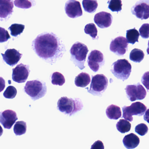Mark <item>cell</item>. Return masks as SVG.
Here are the masks:
<instances>
[{
  "mask_svg": "<svg viewBox=\"0 0 149 149\" xmlns=\"http://www.w3.org/2000/svg\"><path fill=\"white\" fill-rule=\"evenodd\" d=\"M125 90L127 97L131 102L143 100L147 95L146 89L140 83L136 85H127Z\"/></svg>",
  "mask_w": 149,
  "mask_h": 149,
  "instance_id": "cell-8",
  "label": "cell"
},
{
  "mask_svg": "<svg viewBox=\"0 0 149 149\" xmlns=\"http://www.w3.org/2000/svg\"><path fill=\"white\" fill-rule=\"evenodd\" d=\"M105 63L104 55L99 51L94 50L88 55L87 63L94 72H97Z\"/></svg>",
  "mask_w": 149,
  "mask_h": 149,
  "instance_id": "cell-9",
  "label": "cell"
},
{
  "mask_svg": "<svg viewBox=\"0 0 149 149\" xmlns=\"http://www.w3.org/2000/svg\"><path fill=\"white\" fill-rule=\"evenodd\" d=\"M10 38L8 31L3 28L0 27V43L7 42Z\"/></svg>",
  "mask_w": 149,
  "mask_h": 149,
  "instance_id": "cell-34",
  "label": "cell"
},
{
  "mask_svg": "<svg viewBox=\"0 0 149 149\" xmlns=\"http://www.w3.org/2000/svg\"><path fill=\"white\" fill-rule=\"evenodd\" d=\"M82 5L85 11L89 13H94L98 7L97 0H83Z\"/></svg>",
  "mask_w": 149,
  "mask_h": 149,
  "instance_id": "cell-21",
  "label": "cell"
},
{
  "mask_svg": "<svg viewBox=\"0 0 149 149\" xmlns=\"http://www.w3.org/2000/svg\"><path fill=\"white\" fill-rule=\"evenodd\" d=\"M149 24H144L139 29L140 35L144 39H147L149 37Z\"/></svg>",
  "mask_w": 149,
  "mask_h": 149,
  "instance_id": "cell-33",
  "label": "cell"
},
{
  "mask_svg": "<svg viewBox=\"0 0 149 149\" xmlns=\"http://www.w3.org/2000/svg\"><path fill=\"white\" fill-rule=\"evenodd\" d=\"M3 133V130L2 128L0 125V136H1Z\"/></svg>",
  "mask_w": 149,
  "mask_h": 149,
  "instance_id": "cell-37",
  "label": "cell"
},
{
  "mask_svg": "<svg viewBox=\"0 0 149 149\" xmlns=\"http://www.w3.org/2000/svg\"><path fill=\"white\" fill-rule=\"evenodd\" d=\"M15 6L22 9H29L32 7V3L29 0H15Z\"/></svg>",
  "mask_w": 149,
  "mask_h": 149,
  "instance_id": "cell-31",
  "label": "cell"
},
{
  "mask_svg": "<svg viewBox=\"0 0 149 149\" xmlns=\"http://www.w3.org/2000/svg\"><path fill=\"white\" fill-rule=\"evenodd\" d=\"M129 43L124 37L119 36L113 39L110 45V50L117 56H123L128 49Z\"/></svg>",
  "mask_w": 149,
  "mask_h": 149,
  "instance_id": "cell-10",
  "label": "cell"
},
{
  "mask_svg": "<svg viewBox=\"0 0 149 149\" xmlns=\"http://www.w3.org/2000/svg\"><path fill=\"white\" fill-rule=\"evenodd\" d=\"M30 72L29 65L20 64L12 70V79L18 83H24L27 80Z\"/></svg>",
  "mask_w": 149,
  "mask_h": 149,
  "instance_id": "cell-12",
  "label": "cell"
},
{
  "mask_svg": "<svg viewBox=\"0 0 149 149\" xmlns=\"http://www.w3.org/2000/svg\"><path fill=\"white\" fill-rule=\"evenodd\" d=\"M17 93L16 88L13 86H9L7 87L3 93L5 98L8 99H14Z\"/></svg>",
  "mask_w": 149,
  "mask_h": 149,
  "instance_id": "cell-30",
  "label": "cell"
},
{
  "mask_svg": "<svg viewBox=\"0 0 149 149\" xmlns=\"http://www.w3.org/2000/svg\"><path fill=\"white\" fill-rule=\"evenodd\" d=\"M123 144L127 149H133L136 148L140 144V140L137 136L133 133L127 135L123 138Z\"/></svg>",
  "mask_w": 149,
  "mask_h": 149,
  "instance_id": "cell-18",
  "label": "cell"
},
{
  "mask_svg": "<svg viewBox=\"0 0 149 149\" xmlns=\"http://www.w3.org/2000/svg\"><path fill=\"white\" fill-rule=\"evenodd\" d=\"M85 33L89 35L92 38L93 40L98 39V29L94 23H89L85 26L84 29Z\"/></svg>",
  "mask_w": 149,
  "mask_h": 149,
  "instance_id": "cell-26",
  "label": "cell"
},
{
  "mask_svg": "<svg viewBox=\"0 0 149 149\" xmlns=\"http://www.w3.org/2000/svg\"><path fill=\"white\" fill-rule=\"evenodd\" d=\"M106 114L109 119L117 120L121 117V110L120 107L112 104L106 109Z\"/></svg>",
  "mask_w": 149,
  "mask_h": 149,
  "instance_id": "cell-19",
  "label": "cell"
},
{
  "mask_svg": "<svg viewBox=\"0 0 149 149\" xmlns=\"http://www.w3.org/2000/svg\"><path fill=\"white\" fill-rule=\"evenodd\" d=\"M32 48L39 58L51 65L60 60L66 52L62 41L52 32L38 36L32 42Z\"/></svg>",
  "mask_w": 149,
  "mask_h": 149,
  "instance_id": "cell-1",
  "label": "cell"
},
{
  "mask_svg": "<svg viewBox=\"0 0 149 149\" xmlns=\"http://www.w3.org/2000/svg\"><path fill=\"white\" fill-rule=\"evenodd\" d=\"M149 0H140L131 8V12L141 20L147 19L149 17Z\"/></svg>",
  "mask_w": 149,
  "mask_h": 149,
  "instance_id": "cell-11",
  "label": "cell"
},
{
  "mask_svg": "<svg viewBox=\"0 0 149 149\" xmlns=\"http://www.w3.org/2000/svg\"><path fill=\"white\" fill-rule=\"evenodd\" d=\"M13 0H0V19L7 20L13 13Z\"/></svg>",
  "mask_w": 149,
  "mask_h": 149,
  "instance_id": "cell-17",
  "label": "cell"
},
{
  "mask_svg": "<svg viewBox=\"0 0 149 149\" xmlns=\"http://www.w3.org/2000/svg\"><path fill=\"white\" fill-rule=\"evenodd\" d=\"M13 130L16 136H21L25 134L27 130L26 123L23 121L17 122L14 125Z\"/></svg>",
  "mask_w": 149,
  "mask_h": 149,
  "instance_id": "cell-25",
  "label": "cell"
},
{
  "mask_svg": "<svg viewBox=\"0 0 149 149\" xmlns=\"http://www.w3.org/2000/svg\"><path fill=\"white\" fill-rule=\"evenodd\" d=\"M25 26L24 25L18 24H14L8 28L10 31V34L12 36L17 37L22 33Z\"/></svg>",
  "mask_w": 149,
  "mask_h": 149,
  "instance_id": "cell-28",
  "label": "cell"
},
{
  "mask_svg": "<svg viewBox=\"0 0 149 149\" xmlns=\"http://www.w3.org/2000/svg\"><path fill=\"white\" fill-rule=\"evenodd\" d=\"M135 131L141 136H143L148 133V128L144 123H140L135 127Z\"/></svg>",
  "mask_w": 149,
  "mask_h": 149,
  "instance_id": "cell-32",
  "label": "cell"
},
{
  "mask_svg": "<svg viewBox=\"0 0 149 149\" xmlns=\"http://www.w3.org/2000/svg\"><path fill=\"white\" fill-rule=\"evenodd\" d=\"M117 130L122 134H125L130 131L131 128V124L128 120L124 119H121L118 122L116 125Z\"/></svg>",
  "mask_w": 149,
  "mask_h": 149,
  "instance_id": "cell-24",
  "label": "cell"
},
{
  "mask_svg": "<svg viewBox=\"0 0 149 149\" xmlns=\"http://www.w3.org/2000/svg\"><path fill=\"white\" fill-rule=\"evenodd\" d=\"M3 61L10 66H14L20 61L22 54L15 49H8L4 54L1 53Z\"/></svg>",
  "mask_w": 149,
  "mask_h": 149,
  "instance_id": "cell-16",
  "label": "cell"
},
{
  "mask_svg": "<svg viewBox=\"0 0 149 149\" xmlns=\"http://www.w3.org/2000/svg\"><path fill=\"white\" fill-rule=\"evenodd\" d=\"M108 86V79L103 74L92 76L90 88H87V92L94 96H101Z\"/></svg>",
  "mask_w": 149,
  "mask_h": 149,
  "instance_id": "cell-6",
  "label": "cell"
},
{
  "mask_svg": "<svg viewBox=\"0 0 149 149\" xmlns=\"http://www.w3.org/2000/svg\"><path fill=\"white\" fill-rule=\"evenodd\" d=\"M83 108L81 100L78 98L72 99L62 97L58 101L57 109L60 112L69 116L80 111Z\"/></svg>",
  "mask_w": 149,
  "mask_h": 149,
  "instance_id": "cell-3",
  "label": "cell"
},
{
  "mask_svg": "<svg viewBox=\"0 0 149 149\" xmlns=\"http://www.w3.org/2000/svg\"><path fill=\"white\" fill-rule=\"evenodd\" d=\"M108 8L113 12H119L122 10V0H110L107 2Z\"/></svg>",
  "mask_w": 149,
  "mask_h": 149,
  "instance_id": "cell-29",
  "label": "cell"
},
{
  "mask_svg": "<svg viewBox=\"0 0 149 149\" xmlns=\"http://www.w3.org/2000/svg\"><path fill=\"white\" fill-rule=\"evenodd\" d=\"M88 51L87 46L80 42L73 44L70 49L71 60L80 70L85 68V64Z\"/></svg>",
  "mask_w": 149,
  "mask_h": 149,
  "instance_id": "cell-2",
  "label": "cell"
},
{
  "mask_svg": "<svg viewBox=\"0 0 149 149\" xmlns=\"http://www.w3.org/2000/svg\"><path fill=\"white\" fill-rule=\"evenodd\" d=\"M65 10L67 15L71 18H77L83 15L80 3L76 0L67 1L65 5Z\"/></svg>",
  "mask_w": 149,
  "mask_h": 149,
  "instance_id": "cell-13",
  "label": "cell"
},
{
  "mask_svg": "<svg viewBox=\"0 0 149 149\" xmlns=\"http://www.w3.org/2000/svg\"><path fill=\"white\" fill-rule=\"evenodd\" d=\"M90 75L85 72H81L75 77V85L79 87H85L91 82Z\"/></svg>",
  "mask_w": 149,
  "mask_h": 149,
  "instance_id": "cell-20",
  "label": "cell"
},
{
  "mask_svg": "<svg viewBox=\"0 0 149 149\" xmlns=\"http://www.w3.org/2000/svg\"><path fill=\"white\" fill-rule=\"evenodd\" d=\"M17 119L16 113L13 110L8 109L0 113V123L6 129H11Z\"/></svg>",
  "mask_w": 149,
  "mask_h": 149,
  "instance_id": "cell-14",
  "label": "cell"
},
{
  "mask_svg": "<svg viewBox=\"0 0 149 149\" xmlns=\"http://www.w3.org/2000/svg\"><path fill=\"white\" fill-rule=\"evenodd\" d=\"M24 92L33 100H38L44 96L47 92L45 83L38 80L27 81L24 87Z\"/></svg>",
  "mask_w": 149,
  "mask_h": 149,
  "instance_id": "cell-5",
  "label": "cell"
},
{
  "mask_svg": "<svg viewBox=\"0 0 149 149\" xmlns=\"http://www.w3.org/2000/svg\"><path fill=\"white\" fill-rule=\"evenodd\" d=\"M51 82L53 85L62 86L65 83V79L60 72H55L52 74Z\"/></svg>",
  "mask_w": 149,
  "mask_h": 149,
  "instance_id": "cell-27",
  "label": "cell"
},
{
  "mask_svg": "<svg viewBox=\"0 0 149 149\" xmlns=\"http://www.w3.org/2000/svg\"><path fill=\"white\" fill-rule=\"evenodd\" d=\"M5 87V81L2 77H0V93L3 91Z\"/></svg>",
  "mask_w": 149,
  "mask_h": 149,
  "instance_id": "cell-36",
  "label": "cell"
},
{
  "mask_svg": "<svg viewBox=\"0 0 149 149\" xmlns=\"http://www.w3.org/2000/svg\"><path fill=\"white\" fill-rule=\"evenodd\" d=\"M110 71L118 79L125 81L128 79L132 72V65L126 59H119L111 65Z\"/></svg>",
  "mask_w": 149,
  "mask_h": 149,
  "instance_id": "cell-4",
  "label": "cell"
},
{
  "mask_svg": "<svg viewBox=\"0 0 149 149\" xmlns=\"http://www.w3.org/2000/svg\"><path fill=\"white\" fill-rule=\"evenodd\" d=\"M139 36L140 34L139 31L135 29V28L127 31L126 39L128 43L134 45L136 42H138Z\"/></svg>",
  "mask_w": 149,
  "mask_h": 149,
  "instance_id": "cell-22",
  "label": "cell"
},
{
  "mask_svg": "<svg viewBox=\"0 0 149 149\" xmlns=\"http://www.w3.org/2000/svg\"><path fill=\"white\" fill-rule=\"evenodd\" d=\"M104 144L101 141H97L92 145L91 149H104Z\"/></svg>",
  "mask_w": 149,
  "mask_h": 149,
  "instance_id": "cell-35",
  "label": "cell"
},
{
  "mask_svg": "<svg viewBox=\"0 0 149 149\" xmlns=\"http://www.w3.org/2000/svg\"><path fill=\"white\" fill-rule=\"evenodd\" d=\"M144 52L140 49H135L132 50L129 54V59L136 63H140L144 59Z\"/></svg>",
  "mask_w": 149,
  "mask_h": 149,
  "instance_id": "cell-23",
  "label": "cell"
},
{
  "mask_svg": "<svg viewBox=\"0 0 149 149\" xmlns=\"http://www.w3.org/2000/svg\"><path fill=\"white\" fill-rule=\"evenodd\" d=\"M113 17L109 13L101 11L95 15L94 22L99 28L106 29L111 26L113 22Z\"/></svg>",
  "mask_w": 149,
  "mask_h": 149,
  "instance_id": "cell-15",
  "label": "cell"
},
{
  "mask_svg": "<svg viewBox=\"0 0 149 149\" xmlns=\"http://www.w3.org/2000/svg\"><path fill=\"white\" fill-rule=\"evenodd\" d=\"M123 115L122 117L127 120L132 122L133 115L141 116L144 114L147 107L144 104L140 102H134L130 106H125L122 107Z\"/></svg>",
  "mask_w": 149,
  "mask_h": 149,
  "instance_id": "cell-7",
  "label": "cell"
}]
</instances>
